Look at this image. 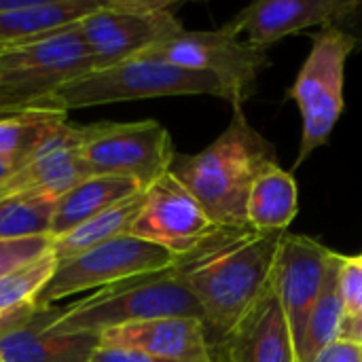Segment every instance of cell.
I'll return each instance as SVG.
<instances>
[{
	"label": "cell",
	"instance_id": "obj_12",
	"mask_svg": "<svg viewBox=\"0 0 362 362\" xmlns=\"http://www.w3.org/2000/svg\"><path fill=\"white\" fill-rule=\"evenodd\" d=\"M337 252L303 235L284 233L272 272V291L282 303L295 350L305 333L308 318L320 299Z\"/></svg>",
	"mask_w": 362,
	"mask_h": 362
},
{
	"label": "cell",
	"instance_id": "obj_1",
	"mask_svg": "<svg viewBox=\"0 0 362 362\" xmlns=\"http://www.w3.org/2000/svg\"><path fill=\"white\" fill-rule=\"evenodd\" d=\"M282 231L216 227L195 250L176 259L182 278L204 310L206 327L223 337L272 288Z\"/></svg>",
	"mask_w": 362,
	"mask_h": 362
},
{
	"label": "cell",
	"instance_id": "obj_6",
	"mask_svg": "<svg viewBox=\"0 0 362 362\" xmlns=\"http://www.w3.org/2000/svg\"><path fill=\"white\" fill-rule=\"evenodd\" d=\"M356 45L358 40L339 25H327L314 34L312 51L288 89V98L297 102L303 117L295 168L329 142L344 110L346 62Z\"/></svg>",
	"mask_w": 362,
	"mask_h": 362
},
{
	"label": "cell",
	"instance_id": "obj_20",
	"mask_svg": "<svg viewBox=\"0 0 362 362\" xmlns=\"http://www.w3.org/2000/svg\"><path fill=\"white\" fill-rule=\"evenodd\" d=\"M299 212L297 180L276 163H269L255 180L248 195V225L257 231H282Z\"/></svg>",
	"mask_w": 362,
	"mask_h": 362
},
{
	"label": "cell",
	"instance_id": "obj_11",
	"mask_svg": "<svg viewBox=\"0 0 362 362\" xmlns=\"http://www.w3.org/2000/svg\"><path fill=\"white\" fill-rule=\"evenodd\" d=\"M216 227L193 193L168 172L144 191V204L129 235L180 259L208 240Z\"/></svg>",
	"mask_w": 362,
	"mask_h": 362
},
{
	"label": "cell",
	"instance_id": "obj_15",
	"mask_svg": "<svg viewBox=\"0 0 362 362\" xmlns=\"http://www.w3.org/2000/svg\"><path fill=\"white\" fill-rule=\"evenodd\" d=\"M216 362H299L286 314L272 288L221 337Z\"/></svg>",
	"mask_w": 362,
	"mask_h": 362
},
{
	"label": "cell",
	"instance_id": "obj_18",
	"mask_svg": "<svg viewBox=\"0 0 362 362\" xmlns=\"http://www.w3.org/2000/svg\"><path fill=\"white\" fill-rule=\"evenodd\" d=\"M100 4L102 0H15L0 11V45H21L74 25Z\"/></svg>",
	"mask_w": 362,
	"mask_h": 362
},
{
	"label": "cell",
	"instance_id": "obj_19",
	"mask_svg": "<svg viewBox=\"0 0 362 362\" xmlns=\"http://www.w3.org/2000/svg\"><path fill=\"white\" fill-rule=\"evenodd\" d=\"M142 191L144 189L129 178L89 176L57 199L49 235L55 240V238L72 231L74 227L83 225L85 221L102 214L104 210H108Z\"/></svg>",
	"mask_w": 362,
	"mask_h": 362
},
{
	"label": "cell",
	"instance_id": "obj_9",
	"mask_svg": "<svg viewBox=\"0 0 362 362\" xmlns=\"http://www.w3.org/2000/svg\"><path fill=\"white\" fill-rule=\"evenodd\" d=\"M176 265V257L168 250L138 240L119 235L78 257L57 263V269L36 301V310H49L59 299L91 288H108L144 276L168 272Z\"/></svg>",
	"mask_w": 362,
	"mask_h": 362
},
{
	"label": "cell",
	"instance_id": "obj_29",
	"mask_svg": "<svg viewBox=\"0 0 362 362\" xmlns=\"http://www.w3.org/2000/svg\"><path fill=\"white\" fill-rule=\"evenodd\" d=\"M11 172H13V165H11V163H6V161H0V182H2Z\"/></svg>",
	"mask_w": 362,
	"mask_h": 362
},
{
	"label": "cell",
	"instance_id": "obj_27",
	"mask_svg": "<svg viewBox=\"0 0 362 362\" xmlns=\"http://www.w3.org/2000/svg\"><path fill=\"white\" fill-rule=\"evenodd\" d=\"M89 362H168L159 361L151 354L132 348H115V346H98L91 354Z\"/></svg>",
	"mask_w": 362,
	"mask_h": 362
},
{
	"label": "cell",
	"instance_id": "obj_32",
	"mask_svg": "<svg viewBox=\"0 0 362 362\" xmlns=\"http://www.w3.org/2000/svg\"><path fill=\"white\" fill-rule=\"evenodd\" d=\"M0 362H2V361H0Z\"/></svg>",
	"mask_w": 362,
	"mask_h": 362
},
{
	"label": "cell",
	"instance_id": "obj_24",
	"mask_svg": "<svg viewBox=\"0 0 362 362\" xmlns=\"http://www.w3.org/2000/svg\"><path fill=\"white\" fill-rule=\"evenodd\" d=\"M57 197L42 193H15L0 197V240L49 235Z\"/></svg>",
	"mask_w": 362,
	"mask_h": 362
},
{
	"label": "cell",
	"instance_id": "obj_7",
	"mask_svg": "<svg viewBox=\"0 0 362 362\" xmlns=\"http://www.w3.org/2000/svg\"><path fill=\"white\" fill-rule=\"evenodd\" d=\"M81 155L91 176L129 178L144 191L168 174L176 159L170 132L153 119L83 127Z\"/></svg>",
	"mask_w": 362,
	"mask_h": 362
},
{
	"label": "cell",
	"instance_id": "obj_30",
	"mask_svg": "<svg viewBox=\"0 0 362 362\" xmlns=\"http://www.w3.org/2000/svg\"><path fill=\"white\" fill-rule=\"evenodd\" d=\"M4 49H6V47H4V45H0V51H4Z\"/></svg>",
	"mask_w": 362,
	"mask_h": 362
},
{
	"label": "cell",
	"instance_id": "obj_13",
	"mask_svg": "<svg viewBox=\"0 0 362 362\" xmlns=\"http://www.w3.org/2000/svg\"><path fill=\"white\" fill-rule=\"evenodd\" d=\"M358 6V0H257L233 15L223 28L244 34L255 47L269 49L284 36L310 28L339 25Z\"/></svg>",
	"mask_w": 362,
	"mask_h": 362
},
{
	"label": "cell",
	"instance_id": "obj_23",
	"mask_svg": "<svg viewBox=\"0 0 362 362\" xmlns=\"http://www.w3.org/2000/svg\"><path fill=\"white\" fill-rule=\"evenodd\" d=\"M341 259H344V255L337 252L335 263L329 274V280L325 284V291L308 318L305 333L301 337V344L297 346V361L299 362H314V358L325 348H329L331 344L341 339L344 320H346V310H344V301H341V293H339Z\"/></svg>",
	"mask_w": 362,
	"mask_h": 362
},
{
	"label": "cell",
	"instance_id": "obj_14",
	"mask_svg": "<svg viewBox=\"0 0 362 362\" xmlns=\"http://www.w3.org/2000/svg\"><path fill=\"white\" fill-rule=\"evenodd\" d=\"M81 142L83 127L70 123L57 127L0 182V197L15 193H42L59 199L66 195L72 187L91 176L81 155Z\"/></svg>",
	"mask_w": 362,
	"mask_h": 362
},
{
	"label": "cell",
	"instance_id": "obj_28",
	"mask_svg": "<svg viewBox=\"0 0 362 362\" xmlns=\"http://www.w3.org/2000/svg\"><path fill=\"white\" fill-rule=\"evenodd\" d=\"M314 362H361V346L348 339H339L325 348Z\"/></svg>",
	"mask_w": 362,
	"mask_h": 362
},
{
	"label": "cell",
	"instance_id": "obj_25",
	"mask_svg": "<svg viewBox=\"0 0 362 362\" xmlns=\"http://www.w3.org/2000/svg\"><path fill=\"white\" fill-rule=\"evenodd\" d=\"M339 293L346 310L341 339L362 344V255L341 259Z\"/></svg>",
	"mask_w": 362,
	"mask_h": 362
},
{
	"label": "cell",
	"instance_id": "obj_8",
	"mask_svg": "<svg viewBox=\"0 0 362 362\" xmlns=\"http://www.w3.org/2000/svg\"><path fill=\"white\" fill-rule=\"evenodd\" d=\"M91 51L93 70L136 59L153 45L185 30L174 2L108 0L78 21Z\"/></svg>",
	"mask_w": 362,
	"mask_h": 362
},
{
	"label": "cell",
	"instance_id": "obj_31",
	"mask_svg": "<svg viewBox=\"0 0 362 362\" xmlns=\"http://www.w3.org/2000/svg\"><path fill=\"white\" fill-rule=\"evenodd\" d=\"M361 346V362H362V344H358Z\"/></svg>",
	"mask_w": 362,
	"mask_h": 362
},
{
	"label": "cell",
	"instance_id": "obj_5",
	"mask_svg": "<svg viewBox=\"0 0 362 362\" xmlns=\"http://www.w3.org/2000/svg\"><path fill=\"white\" fill-rule=\"evenodd\" d=\"M93 70L78 23L0 51V115L38 108L66 83Z\"/></svg>",
	"mask_w": 362,
	"mask_h": 362
},
{
	"label": "cell",
	"instance_id": "obj_21",
	"mask_svg": "<svg viewBox=\"0 0 362 362\" xmlns=\"http://www.w3.org/2000/svg\"><path fill=\"white\" fill-rule=\"evenodd\" d=\"M144 204V191L104 210L102 214L85 221L83 225L74 227L72 231L59 235L53 240V255L57 263L68 261L72 257H78L108 240H115L119 235H127L140 208Z\"/></svg>",
	"mask_w": 362,
	"mask_h": 362
},
{
	"label": "cell",
	"instance_id": "obj_16",
	"mask_svg": "<svg viewBox=\"0 0 362 362\" xmlns=\"http://www.w3.org/2000/svg\"><path fill=\"white\" fill-rule=\"evenodd\" d=\"M100 344L140 350L168 362H216L208 327L197 318H161L110 329L100 335Z\"/></svg>",
	"mask_w": 362,
	"mask_h": 362
},
{
	"label": "cell",
	"instance_id": "obj_10",
	"mask_svg": "<svg viewBox=\"0 0 362 362\" xmlns=\"http://www.w3.org/2000/svg\"><path fill=\"white\" fill-rule=\"evenodd\" d=\"M138 57L216 74L233 87L242 104L255 93L259 74L269 66L267 49L255 47L225 28L212 32L180 30Z\"/></svg>",
	"mask_w": 362,
	"mask_h": 362
},
{
	"label": "cell",
	"instance_id": "obj_26",
	"mask_svg": "<svg viewBox=\"0 0 362 362\" xmlns=\"http://www.w3.org/2000/svg\"><path fill=\"white\" fill-rule=\"evenodd\" d=\"M53 246L51 235L21 238V240H0V280L15 274L17 269L30 265Z\"/></svg>",
	"mask_w": 362,
	"mask_h": 362
},
{
	"label": "cell",
	"instance_id": "obj_3",
	"mask_svg": "<svg viewBox=\"0 0 362 362\" xmlns=\"http://www.w3.org/2000/svg\"><path fill=\"white\" fill-rule=\"evenodd\" d=\"M163 95H216L229 102L231 108H244L233 87L221 76L142 57L110 68L89 70L87 74H81L78 78L59 87L38 108L68 115L74 108Z\"/></svg>",
	"mask_w": 362,
	"mask_h": 362
},
{
	"label": "cell",
	"instance_id": "obj_2",
	"mask_svg": "<svg viewBox=\"0 0 362 362\" xmlns=\"http://www.w3.org/2000/svg\"><path fill=\"white\" fill-rule=\"evenodd\" d=\"M276 163L272 142L261 136L244 115L231 108L227 129L202 153L174 159L172 174L193 193L214 225L250 227L246 208L257 176Z\"/></svg>",
	"mask_w": 362,
	"mask_h": 362
},
{
	"label": "cell",
	"instance_id": "obj_17",
	"mask_svg": "<svg viewBox=\"0 0 362 362\" xmlns=\"http://www.w3.org/2000/svg\"><path fill=\"white\" fill-rule=\"evenodd\" d=\"M62 312L36 310L32 320L0 337L2 362H89L93 350L100 346L98 335H55L45 331L49 320Z\"/></svg>",
	"mask_w": 362,
	"mask_h": 362
},
{
	"label": "cell",
	"instance_id": "obj_22",
	"mask_svg": "<svg viewBox=\"0 0 362 362\" xmlns=\"http://www.w3.org/2000/svg\"><path fill=\"white\" fill-rule=\"evenodd\" d=\"M66 112L49 108H28L0 115V161L19 165L66 121Z\"/></svg>",
	"mask_w": 362,
	"mask_h": 362
},
{
	"label": "cell",
	"instance_id": "obj_4",
	"mask_svg": "<svg viewBox=\"0 0 362 362\" xmlns=\"http://www.w3.org/2000/svg\"><path fill=\"white\" fill-rule=\"evenodd\" d=\"M161 318H197L206 322L202 305L174 267L102 288L64 310L55 320H49L45 331L55 335L87 333L100 337L110 329Z\"/></svg>",
	"mask_w": 362,
	"mask_h": 362
}]
</instances>
